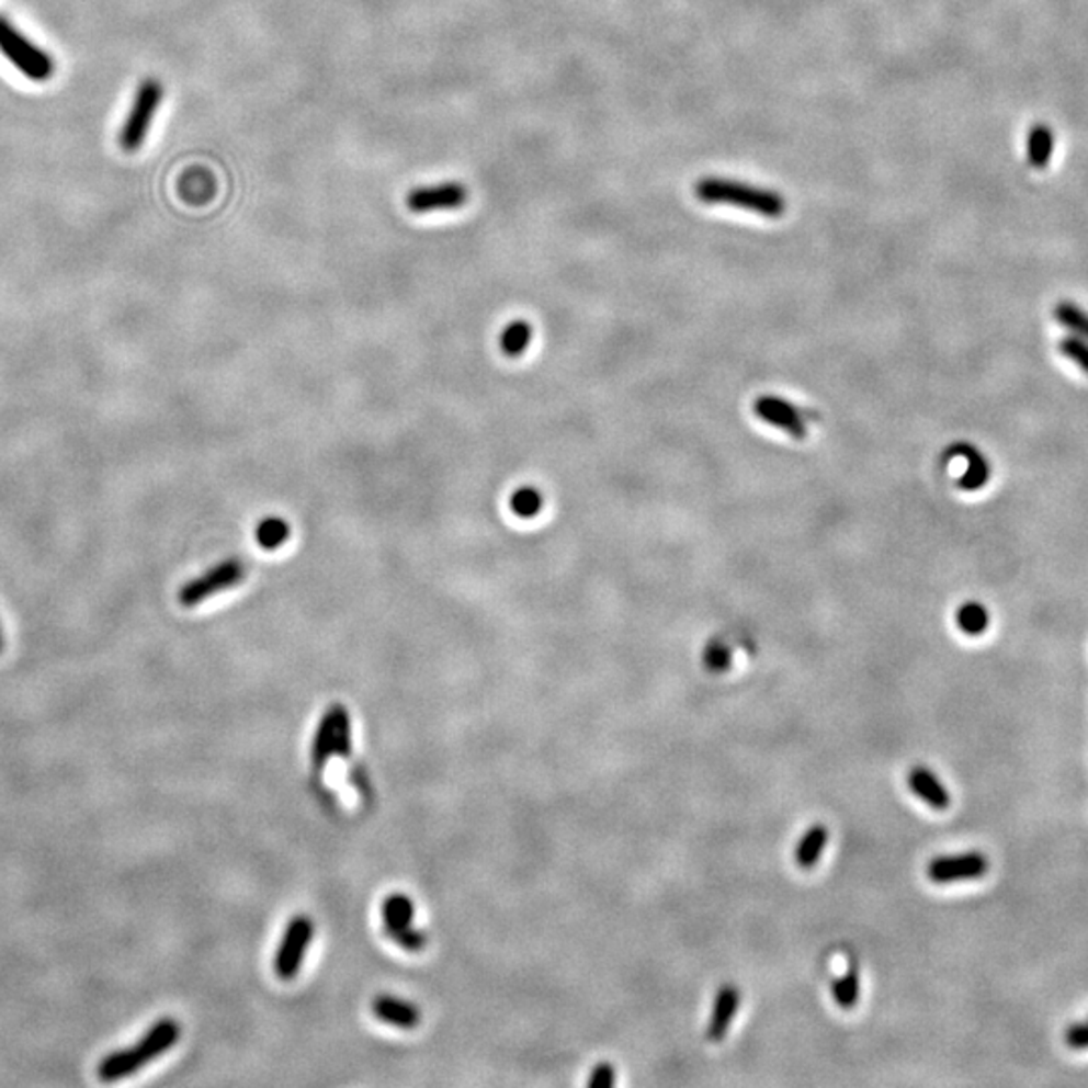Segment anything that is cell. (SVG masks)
Returning a JSON list of instances; mask_svg holds the SVG:
<instances>
[{
    "label": "cell",
    "instance_id": "obj_17",
    "mask_svg": "<svg viewBox=\"0 0 1088 1088\" xmlns=\"http://www.w3.org/2000/svg\"><path fill=\"white\" fill-rule=\"evenodd\" d=\"M859 996H861L859 965L857 962H851L847 972L839 979H835V984H832V1000L842 1010H853L854 1006L859 1004Z\"/></svg>",
    "mask_w": 1088,
    "mask_h": 1088
},
{
    "label": "cell",
    "instance_id": "obj_27",
    "mask_svg": "<svg viewBox=\"0 0 1088 1088\" xmlns=\"http://www.w3.org/2000/svg\"><path fill=\"white\" fill-rule=\"evenodd\" d=\"M1064 1042L1073 1051H1087L1088 1022H1076L1064 1030Z\"/></svg>",
    "mask_w": 1088,
    "mask_h": 1088
},
{
    "label": "cell",
    "instance_id": "obj_23",
    "mask_svg": "<svg viewBox=\"0 0 1088 1088\" xmlns=\"http://www.w3.org/2000/svg\"><path fill=\"white\" fill-rule=\"evenodd\" d=\"M965 456H967V471H965L964 478H962V486L967 488V490H974V488H979L982 484L988 480V466L986 462L977 456L976 452L972 447H964Z\"/></svg>",
    "mask_w": 1088,
    "mask_h": 1088
},
{
    "label": "cell",
    "instance_id": "obj_11",
    "mask_svg": "<svg viewBox=\"0 0 1088 1088\" xmlns=\"http://www.w3.org/2000/svg\"><path fill=\"white\" fill-rule=\"evenodd\" d=\"M372 1010L377 1020L404 1030H413L421 1022L420 1008L416 1004L387 994H382L373 1000Z\"/></svg>",
    "mask_w": 1088,
    "mask_h": 1088
},
{
    "label": "cell",
    "instance_id": "obj_21",
    "mask_svg": "<svg viewBox=\"0 0 1088 1088\" xmlns=\"http://www.w3.org/2000/svg\"><path fill=\"white\" fill-rule=\"evenodd\" d=\"M988 611L979 603H965L957 611V625L967 635H979L988 630Z\"/></svg>",
    "mask_w": 1088,
    "mask_h": 1088
},
{
    "label": "cell",
    "instance_id": "obj_19",
    "mask_svg": "<svg viewBox=\"0 0 1088 1088\" xmlns=\"http://www.w3.org/2000/svg\"><path fill=\"white\" fill-rule=\"evenodd\" d=\"M288 536H291V526L281 517H267L260 520L254 529V539L264 551L281 548L288 541Z\"/></svg>",
    "mask_w": 1088,
    "mask_h": 1088
},
{
    "label": "cell",
    "instance_id": "obj_1",
    "mask_svg": "<svg viewBox=\"0 0 1088 1088\" xmlns=\"http://www.w3.org/2000/svg\"><path fill=\"white\" fill-rule=\"evenodd\" d=\"M695 199L704 204H728L743 211L762 214L767 218H780L786 212V200L774 190L743 184L724 178H704L693 188Z\"/></svg>",
    "mask_w": 1088,
    "mask_h": 1088
},
{
    "label": "cell",
    "instance_id": "obj_13",
    "mask_svg": "<svg viewBox=\"0 0 1088 1088\" xmlns=\"http://www.w3.org/2000/svg\"><path fill=\"white\" fill-rule=\"evenodd\" d=\"M337 710L339 704H333L325 714L315 732L313 746H310V762L315 770H322L329 762V758L335 756V732H337Z\"/></svg>",
    "mask_w": 1088,
    "mask_h": 1088
},
{
    "label": "cell",
    "instance_id": "obj_14",
    "mask_svg": "<svg viewBox=\"0 0 1088 1088\" xmlns=\"http://www.w3.org/2000/svg\"><path fill=\"white\" fill-rule=\"evenodd\" d=\"M827 842H829V829L825 825H813L811 829L804 832L803 839L796 845V851H794L796 865L804 869V871L815 869L820 854L825 853Z\"/></svg>",
    "mask_w": 1088,
    "mask_h": 1088
},
{
    "label": "cell",
    "instance_id": "obj_6",
    "mask_svg": "<svg viewBox=\"0 0 1088 1088\" xmlns=\"http://www.w3.org/2000/svg\"><path fill=\"white\" fill-rule=\"evenodd\" d=\"M315 936L313 919L307 916L293 917L285 929V936L274 955V972L281 979L297 977L305 952L309 950Z\"/></svg>",
    "mask_w": 1088,
    "mask_h": 1088
},
{
    "label": "cell",
    "instance_id": "obj_3",
    "mask_svg": "<svg viewBox=\"0 0 1088 1088\" xmlns=\"http://www.w3.org/2000/svg\"><path fill=\"white\" fill-rule=\"evenodd\" d=\"M0 53L7 61L16 67L26 79L45 83L55 75V61L47 50L41 49L31 38L0 14Z\"/></svg>",
    "mask_w": 1088,
    "mask_h": 1088
},
{
    "label": "cell",
    "instance_id": "obj_7",
    "mask_svg": "<svg viewBox=\"0 0 1088 1088\" xmlns=\"http://www.w3.org/2000/svg\"><path fill=\"white\" fill-rule=\"evenodd\" d=\"M471 200V190L462 182H442L433 186L413 188L406 199L411 214L458 211Z\"/></svg>",
    "mask_w": 1088,
    "mask_h": 1088
},
{
    "label": "cell",
    "instance_id": "obj_4",
    "mask_svg": "<svg viewBox=\"0 0 1088 1088\" xmlns=\"http://www.w3.org/2000/svg\"><path fill=\"white\" fill-rule=\"evenodd\" d=\"M161 101H163V86L158 79H146L137 89L136 100L125 117L120 134V144L125 151H137L146 144Z\"/></svg>",
    "mask_w": 1088,
    "mask_h": 1088
},
{
    "label": "cell",
    "instance_id": "obj_10",
    "mask_svg": "<svg viewBox=\"0 0 1088 1088\" xmlns=\"http://www.w3.org/2000/svg\"><path fill=\"white\" fill-rule=\"evenodd\" d=\"M740 1000H743L740 989L736 988L734 984H726L719 988L714 1006H712L707 1027H705V1039L710 1042H722L726 1039V1034L730 1032L732 1022L738 1015Z\"/></svg>",
    "mask_w": 1088,
    "mask_h": 1088
},
{
    "label": "cell",
    "instance_id": "obj_5",
    "mask_svg": "<svg viewBox=\"0 0 1088 1088\" xmlns=\"http://www.w3.org/2000/svg\"><path fill=\"white\" fill-rule=\"evenodd\" d=\"M245 579H247V565L238 557L226 558L211 569L204 570L196 579L188 581L180 589L178 601L180 605L196 607L214 594L230 591Z\"/></svg>",
    "mask_w": 1088,
    "mask_h": 1088
},
{
    "label": "cell",
    "instance_id": "obj_26",
    "mask_svg": "<svg viewBox=\"0 0 1088 1088\" xmlns=\"http://www.w3.org/2000/svg\"><path fill=\"white\" fill-rule=\"evenodd\" d=\"M617 1080V1073H615V1066L609 1063H601L594 1066L591 1070V1075L587 1078V1087L589 1088H609L615 1085Z\"/></svg>",
    "mask_w": 1088,
    "mask_h": 1088
},
{
    "label": "cell",
    "instance_id": "obj_20",
    "mask_svg": "<svg viewBox=\"0 0 1088 1088\" xmlns=\"http://www.w3.org/2000/svg\"><path fill=\"white\" fill-rule=\"evenodd\" d=\"M543 508V495L534 486H520L510 496V510L520 519H532Z\"/></svg>",
    "mask_w": 1088,
    "mask_h": 1088
},
{
    "label": "cell",
    "instance_id": "obj_9",
    "mask_svg": "<svg viewBox=\"0 0 1088 1088\" xmlns=\"http://www.w3.org/2000/svg\"><path fill=\"white\" fill-rule=\"evenodd\" d=\"M755 413L770 426L791 433L792 438L803 440L808 433V421L804 418L803 411L782 397H758L755 401Z\"/></svg>",
    "mask_w": 1088,
    "mask_h": 1088
},
{
    "label": "cell",
    "instance_id": "obj_12",
    "mask_svg": "<svg viewBox=\"0 0 1088 1088\" xmlns=\"http://www.w3.org/2000/svg\"><path fill=\"white\" fill-rule=\"evenodd\" d=\"M907 784L917 798H921L923 803L936 811H948L952 806L950 792L941 784V780L926 767L914 768L907 777Z\"/></svg>",
    "mask_w": 1088,
    "mask_h": 1088
},
{
    "label": "cell",
    "instance_id": "obj_16",
    "mask_svg": "<svg viewBox=\"0 0 1088 1088\" xmlns=\"http://www.w3.org/2000/svg\"><path fill=\"white\" fill-rule=\"evenodd\" d=\"M1054 154V132L1049 125L1036 124L1030 127L1027 137V160L1034 170H1044Z\"/></svg>",
    "mask_w": 1088,
    "mask_h": 1088
},
{
    "label": "cell",
    "instance_id": "obj_22",
    "mask_svg": "<svg viewBox=\"0 0 1088 1088\" xmlns=\"http://www.w3.org/2000/svg\"><path fill=\"white\" fill-rule=\"evenodd\" d=\"M353 750V736H351V716L343 704H339L337 710V732H335V756L347 760Z\"/></svg>",
    "mask_w": 1088,
    "mask_h": 1088
},
{
    "label": "cell",
    "instance_id": "obj_18",
    "mask_svg": "<svg viewBox=\"0 0 1088 1088\" xmlns=\"http://www.w3.org/2000/svg\"><path fill=\"white\" fill-rule=\"evenodd\" d=\"M532 341V327L522 319L508 322L500 335V349L507 358H519L522 355Z\"/></svg>",
    "mask_w": 1088,
    "mask_h": 1088
},
{
    "label": "cell",
    "instance_id": "obj_24",
    "mask_svg": "<svg viewBox=\"0 0 1088 1088\" xmlns=\"http://www.w3.org/2000/svg\"><path fill=\"white\" fill-rule=\"evenodd\" d=\"M389 938L396 941L399 948H404L406 952L411 953L421 952V950L426 948V943H428L426 933L420 931V929L411 928V926H408V928L397 929V931H392V933H389Z\"/></svg>",
    "mask_w": 1088,
    "mask_h": 1088
},
{
    "label": "cell",
    "instance_id": "obj_8",
    "mask_svg": "<svg viewBox=\"0 0 1088 1088\" xmlns=\"http://www.w3.org/2000/svg\"><path fill=\"white\" fill-rule=\"evenodd\" d=\"M989 871V859L984 853L943 854L931 859L928 865V877L933 883H957L984 877Z\"/></svg>",
    "mask_w": 1088,
    "mask_h": 1088
},
{
    "label": "cell",
    "instance_id": "obj_28",
    "mask_svg": "<svg viewBox=\"0 0 1088 1088\" xmlns=\"http://www.w3.org/2000/svg\"><path fill=\"white\" fill-rule=\"evenodd\" d=\"M4 649V633H2V627H0V651Z\"/></svg>",
    "mask_w": 1088,
    "mask_h": 1088
},
{
    "label": "cell",
    "instance_id": "obj_2",
    "mask_svg": "<svg viewBox=\"0 0 1088 1088\" xmlns=\"http://www.w3.org/2000/svg\"><path fill=\"white\" fill-rule=\"evenodd\" d=\"M180 1024L173 1018H161L154 1027L149 1028L148 1034L137 1042L134 1049L113 1052L98 1068L103 1083H113L124 1076L134 1075L141 1066L151 1063L163 1052L170 1051L173 1044L180 1039Z\"/></svg>",
    "mask_w": 1088,
    "mask_h": 1088
},
{
    "label": "cell",
    "instance_id": "obj_15",
    "mask_svg": "<svg viewBox=\"0 0 1088 1088\" xmlns=\"http://www.w3.org/2000/svg\"><path fill=\"white\" fill-rule=\"evenodd\" d=\"M413 916H416V907L406 893H392L382 903V921L387 936L392 931L411 926Z\"/></svg>",
    "mask_w": 1088,
    "mask_h": 1088
},
{
    "label": "cell",
    "instance_id": "obj_25",
    "mask_svg": "<svg viewBox=\"0 0 1088 1088\" xmlns=\"http://www.w3.org/2000/svg\"><path fill=\"white\" fill-rule=\"evenodd\" d=\"M730 649L716 642V644L707 645V649H705V666L712 671H724L730 666Z\"/></svg>",
    "mask_w": 1088,
    "mask_h": 1088
}]
</instances>
